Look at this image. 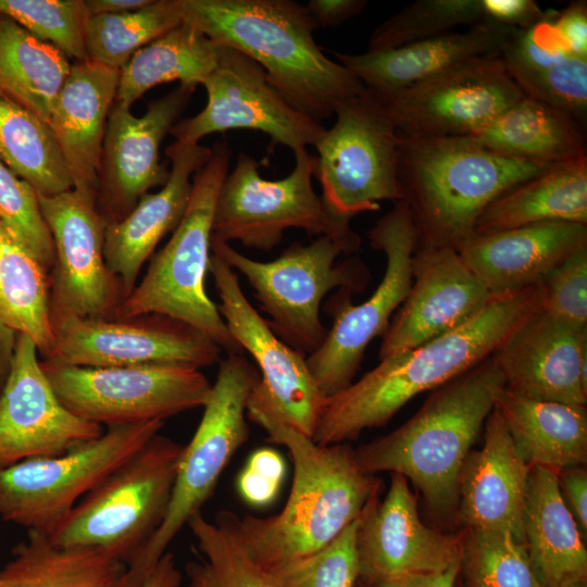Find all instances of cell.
I'll use <instances>...</instances> for the list:
<instances>
[{
	"label": "cell",
	"instance_id": "6da1fadb",
	"mask_svg": "<svg viewBox=\"0 0 587 587\" xmlns=\"http://www.w3.org/2000/svg\"><path fill=\"white\" fill-rule=\"evenodd\" d=\"M247 416L267 432L270 441L289 451L294 464L289 497L275 515L240 519L221 510L214 522L252 562L268 572L333 541L379 491L380 480L359 467L349 444L322 446L283 422L258 385L249 397Z\"/></svg>",
	"mask_w": 587,
	"mask_h": 587
},
{
	"label": "cell",
	"instance_id": "7a4b0ae2",
	"mask_svg": "<svg viewBox=\"0 0 587 587\" xmlns=\"http://www.w3.org/2000/svg\"><path fill=\"white\" fill-rule=\"evenodd\" d=\"M540 282L494 296L460 327L411 350L379 359L373 370L327 397L312 436L322 446L348 444L387 424L413 397L436 389L491 357L509 335L544 305Z\"/></svg>",
	"mask_w": 587,
	"mask_h": 587
},
{
	"label": "cell",
	"instance_id": "3957f363",
	"mask_svg": "<svg viewBox=\"0 0 587 587\" xmlns=\"http://www.w3.org/2000/svg\"><path fill=\"white\" fill-rule=\"evenodd\" d=\"M183 22L257 62L297 112L322 124L364 91L345 66L323 53L304 4L292 0H180Z\"/></svg>",
	"mask_w": 587,
	"mask_h": 587
},
{
	"label": "cell",
	"instance_id": "277c9868",
	"mask_svg": "<svg viewBox=\"0 0 587 587\" xmlns=\"http://www.w3.org/2000/svg\"><path fill=\"white\" fill-rule=\"evenodd\" d=\"M503 387V375L491 355L436 388L404 424L355 449L359 467L372 475L404 476L434 516L455 519L461 466Z\"/></svg>",
	"mask_w": 587,
	"mask_h": 587
},
{
	"label": "cell",
	"instance_id": "5b68a950",
	"mask_svg": "<svg viewBox=\"0 0 587 587\" xmlns=\"http://www.w3.org/2000/svg\"><path fill=\"white\" fill-rule=\"evenodd\" d=\"M400 137L398 178L417 246L457 250L490 202L550 165L496 153L470 136Z\"/></svg>",
	"mask_w": 587,
	"mask_h": 587
},
{
	"label": "cell",
	"instance_id": "8992f818",
	"mask_svg": "<svg viewBox=\"0 0 587 587\" xmlns=\"http://www.w3.org/2000/svg\"><path fill=\"white\" fill-rule=\"evenodd\" d=\"M230 158L232 149L226 141L212 146L208 162L193 176L183 218L111 317L171 316L208 335L227 354L242 353L205 289L214 209L229 172Z\"/></svg>",
	"mask_w": 587,
	"mask_h": 587
},
{
	"label": "cell",
	"instance_id": "52a82bcc",
	"mask_svg": "<svg viewBox=\"0 0 587 587\" xmlns=\"http://www.w3.org/2000/svg\"><path fill=\"white\" fill-rule=\"evenodd\" d=\"M358 249L328 236L309 245L295 242L275 260L262 262L229 243L211 240V252L245 276L274 334L304 357L324 342L328 329L320 316L322 300L335 288L362 291L370 273L359 259L336 263L340 254Z\"/></svg>",
	"mask_w": 587,
	"mask_h": 587
},
{
	"label": "cell",
	"instance_id": "ba28073f",
	"mask_svg": "<svg viewBox=\"0 0 587 587\" xmlns=\"http://www.w3.org/2000/svg\"><path fill=\"white\" fill-rule=\"evenodd\" d=\"M261 379L242 353L220 360L201 421L180 455L165 517L148 544L127 565L120 587H141L190 519L201 512L236 451L247 441V405Z\"/></svg>",
	"mask_w": 587,
	"mask_h": 587
},
{
	"label": "cell",
	"instance_id": "9c48e42d",
	"mask_svg": "<svg viewBox=\"0 0 587 587\" xmlns=\"http://www.w3.org/2000/svg\"><path fill=\"white\" fill-rule=\"evenodd\" d=\"M184 447L155 435L86 494L51 539L63 547L101 549L128 565L165 517Z\"/></svg>",
	"mask_w": 587,
	"mask_h": 587
},
{
	"label": "cell",
	"instance_id": "30bf717a",
	"mask_svg": "<svg viewBox=\"0 0 587 587\" xmlns=\"http://www.w3.org/2000/svg\"><path fill=\"white\" fill-rule=\"evenodd\" d=\"M295 167L280 179L260 174V162L240 152L232 172L223 180L213 216L212 239L238 241L247 248L268 252L288 228L309 235L328 236L360 247V237L350 220L333 213L313 187L316 155L301 149Z\"/></svg>",
	"mask_w": 587,
	"mask_h": 587
},
{
	"label": "cell",
	"instance_id": "8fae6325",
	"mask_svg": "<svg viewBox=\"0 0 587 587\" xmlns=\"http://www.w3.org/2000/svg\"><path fill=\"white\" fill-rule=\"evenodd\" d=\"M163 421L107 427L54 457L0 467V520L51 534L75 504L155 435Z\"/></svg>",
	"mask_w": 587,
	"mask_h": 587
},
{
	"label": "cell",
	"instance_id": "7c38bea8",
	"mask_svg": "<svg viewBox=\"0 0 587 587\" xmlns=\"http://www.w3.org/2000/svg\"><path fill=\"white\" fill-rule=\"evenodd\" d=\"M372 249L384 252L386 268L372 296L360 304L352 292L339 290L326 304L334 316L323 345L307 357L309 370L324 398L347 388L357 374L369 344L384 336L391 315L404 301L412 284V257L419 230L409 204L394 202L369 232Z\"/></svg>",
	"mask_w": 587,
	"mask_h": 587
},
{
	"label": "cell",
	"instance_id": "4fadbf2b",
	"mask_svg": "<svg viewBox=\"0 0 587 587\" xmlns=\"http://www.w3.org/2000/svg\"><path fill=\"white\" fill-rule=\"evenodd\" d=\"M335 124L314 143V177L322 199L338 216L379 210V201L403 199L398 170L401 137L386 104L364 89L337 107Z\"/></svg>",
	"mask_w": 587,
	"mask_h": 587
},
{
	"label": "cell",
	"instance_id": "5bb4252c",
	"mask_svg": "<svg viewBox=\"0 0 587 587\" xmlns=\"http://www.w3.org/2000/svg\"><path fill=\"white\" fill-rule=\"evenodd\" d=\"M41 366L62 404L102 427L163 421L204 407L212 384L200 370L176 364Z\"/></svg>",
	"mask_w": 587,
	"mask_h": 587
},
{
	"label": "cell",
	"instance_id": "9a60e30c",
	"mask_svg": "<svg viewBox=\"0 0 587 587\" xmlns=\"http://www.w3.org/2000/svg\"><path fill=\"white\" fill-rule=\"evenodd\" d=\"M54 342L42 360L108 367L176 364L200 370L220 362L222 348L196 327L162 314L53 317Z\"/></svg>",
	"mask_w": 587,
	"mask_h": 587
},
{
	"label": "cell",
	"instance_id": "2e32d148",
	"mask_svg": "<svg viewBox=\"0 0 587 587\" xmlns=\"http://www.w3.org/2000/svg\"><path fill=\"white\" fill-rule=\"evenodd\" d=\"M201 85L207 104L172 127L175 141L199 143L213 133L252 129L296 152L314 146L326 129L294 110L268 84L264 70L232 47L220 45L216 66Z\"/></svg>",
	"mask_w": 587,
	"mask_h": 587
},
{
	"label": "cell",
	"instance_id": "e0dca14e",
	"mask_svg": "<svg viewBox=\"0 0 587 587\" xmlns=\"http://www.w3.org/2000/svg\"><path fill=\"white\" fill-rule=\"evenodd\" d=\"M500 55L472 59L423 79L387 102L402 137L467 136L524 97Z\"/></svg>",
	"mask_w": 587,
	"mask_h": 587
},
{
	"label": "cell",
	"instance_id": "ac0fdd59",
	"mask_svg": "<svg viewBox=\"0 0 587 587\" xmlns=\"http://www.w3.org/2000/svg\"><path fill=\"white\" fill-rule=\"evenodd\" d=\"M38 199L54 246L52 319L111 317L124 296L104 259L107 222L74 189Z\"/></svg>",
	"mask_w": 587,
	"mask_h": 587
},
{
	"label": "cell",
	"instance_id": "d6986e66",
	"mask_svg": "<svg viewBox=\"0 0 587 587\" xmlns=\"http://www.w3.org/2000/svg\"><path fill=\"white\" fill-rule=\"evenodd\" d=\"M209 272L221 301L217 310L228 332L259 366V389L283 422L312 438L325 398L307 357L274 334L245 296L237 273L212 252Z\"/></svg>",
	"mask_w": 587,
	"mask_h": 587
},
{
	"label": "cell",
	"instance_id": "ffe728a7",
	"mask_svg": "<svg viewBox=\"0 0 587 587\" xmlns=\"http://www.w3.org/2000/svg\"><path fill=\"white\" fill-rule=\"evenodd\" d=\"M195 90L196 86L179 84L149 102L141 116L114 102L102 145L96 197L97 211L107 224L124 218L150 188L166 183L170 171L161 162L160 147Z\"/></svg>",
	"mask_w": 587,
	"mask_h": 587
},
{
	"label": "cell",
	"instance_id": "44dd1931",
	"mask_svg": "<svg viewBox=\"0 0 587 587\" xmlns=\"http://www.w3.org/2000/svg\"><path fill=\"white\" fill-rule=\"evenodd\" d=\"M461 549V534L442 533L421 520L408 479L397 473L385 498L374 494L358 517L360 579L369 585L446 571L460 564Z\"/></svg>",
	"mask_w": 587,
	"mask_h": 587
},
{
	"label": "cell",
	"instance_id": "7402d4cb",
	"mask_svg": "<svg viewBox=\"0 0 587 587\" xmlns=\"http://www.w3.org/2000/svg\"><path fill=\"white\" fill-rule=\"evenodd\" d=\"M103 432L104 427L62 404L35 342L18 334L12 367L0 392V467L63 454Z\"/></svg>",
	"mask_w": 587,
	"mask_h": 587
},
{
	"label": "cell",
	"instance_id": "603a6c76",
	"mask_svg": "<svg viewBox=\"0 0 587 587\" xmlns=\"http://www.w3.org/2000/svg\"><path fill=\"white\" fill-rule=\"evenodd\" d=\"M492 297L458 250L417 246L412 257L410 290L384 334L379 359L411 350L460 327Z\"/></svg>",
	"mask_w": 587,
	"mask_h": 587
},
{
	"label": "cell",
	"instance_id": "cb8c5ba5",
	"mask_svg": "<svg viewBox=\"0 0 587 587\" xmlns=\"http://www.w3.org/2000/svg\"><path fill=\"white\" fill-rule=\"evenodd\" d=\"M492 355L513 394L586 405L587 326L562 321L541 307Z\"/></svg>",
	"mask_w": 587,
	"mask_h": 587
},
{
	"label": "cell",
	"instance_id": "d4e9b609",
	"mask_svg": "<svg viewBox=\"0 0 587 587\" xmlns=\"http://www.w3.org/2000/svg\"><path fill=\"white\" fill-rule=\"evenodd\" d=\"M165 154L171 163L166 183L157 192L143 195L124 218L107 225L104 259L120 282L124 298L136 286L142 265L159 242L183 218L193 176L208 162L211 148L174 141L166 147Z\"/></svg>",
	"mask_w": 587,
	"mask_h": 587
},
{
	"label": "cell",
	"instance_id": "484cf974",
	"mask_svg": "<svg viewBox=\"0 0 587 587\" xmlns=\"http://www.w3.org/2000/svg\"><path fill=\"white\" fill-rule=\"evenodd\" d=\"M529 469L494 408L485 422L482 448L470 451L461 466L454 520L464 529L509 533L525 546L523 505Z\"/></svg>",
	"mask_w": 587,
	"mask_h": 587
},
{
	"label": "cell",
	"instance_id": "4316f807",
	"mask_svg": "<svg viewBox=\"0 0 587 587\" xmlns=\"http://www.w3.org/2000/svg\"><path fill=\"white\" fill-rule=\"evenodd\" d=\"M587 246V225L548 221L492 234H474L457 250L492 296L540 283Z\"/></svg>",
	"mask_w": 587,
	"mask_h": 587
},
{
	"label": "cell",
	"instance_id": "83f0119b",
	"mask_svg": "<svg viewBox=\"0 0 587 587\" xmlns=\"http://www.w3.org/2000/svg\"><path fill=\"white\" fill-rule=\"evenodd\" d=\"M515 29L489 21L383 51L342 53L337 62L384 103L410 86L465 61L500 55Z\"/></svg>",
	"mask_w": 587,
	"mask_h": 587
},
{
	"label": "cell",
	"instance_id": "f1b7e54d",
	"mask_svg": "<svg viewBox=\"0 0 587 587\" xmlns=\"http://www.w3.org/2000/svg\"><path fill=\"white\" fill-rule=\"evenodd\" d=\"M120 70L75 62L49 117L73 189L96 204L98 173L108 118L115 102Z\"/></svg>",
	"mask_w": 587,
	"mask_h": 587
},
{
	"label": "cell",
	"instance_id": "f546056e",
	"mask_svg": "<svg viewBox=\"0 0 587 587\" xmlns=\"http://www.w3.org/2000/svg\"><path fill=\"white\" fill-rule=\"evenodd\" d=\"M523 533L529 561L544 587L586 583L585 539L561 496L557 471L530 466Z\"/></svg>",
	"mask_w": 587,
	"mask_h": 587
},
{
	"label": "cell",
	"instance_id": "4dcf8cb0",
	"mask_svg": "<svg viewBox=\"0 0 587 587\" xmlns=\"http://www.w3.org/2000/svg\"><path fill=\"white\" fill-rule=\"evenodd\" d=\"M494 408L529 466L559 472L586 464V405L527 399L503 387Z\"/></svg>",
	"mask_w": 587,
	"mask_h": 587
},
{
	"label": "cell",
	"instance_id": "1f68e13d",
	"mask_svg": "<svg viewBox=\"0 0 587 587\" xmlns=\"http://www.w3.org/2000/svg\"><path fill=\"white\" fill-rule=\"evenodd\" d=\"M548 221L587 225V154L550 164L497 197L477 217L474 234Z\"/></svg>",
	"mask_w": 587,
	"mask_h": 587
},
{
	"label": "cell",
	"instance_id": "d6a6232c",
	"mask_svg": "<svg viewBox=\"0 0 587 587\" xmlns=\"http://www.w3.org/2000/svg\"><path fill=\"white\" fill-rule=\"evenodd\" d=\"M467 136L496 153L546 164L587 154L586 125L527 96Z\"/></svg>",
	"mask_w": 587,
	"mask_h": 587
},
{
	"label": "cell",
	"instance_id": "836d02e7",
	"mask_svg": "<svg viewBox=\"0 0 587 587\" xmlns=\"http://www.w3.org/2000/svg\"><path fill=\"white\" fill-rule=\"evenodd\" d=\"M127 565L88 547L57 545L49 534L27 530L0 570L1 587H120Z\"/></svg>",
	"mask_w": 587,
	"mask_h": 587
},
{
	"label": "cell",
	"instance_id": "e575fe53",
	"mask_svg": "<svg viewBox=\"0 0 587 587\" xmlns=\"http://www.w3.org/2000/svg\"><path fill=\"white\" fill-rule=\"evenodd\" d=\"M218 53V43L182 22L120 68L115 102L130 108L149 89L174 80L197 87L216 66Z\"/></svg>",
	"mask_w": 587,
	"mask_h": 587
},
{
	"label": "cell",
	"instance_id": "d590c367",
	"mask_svg": "<svg viewBox=\"0 0 587 587\" xmlns=\"http://www.w3.org/2000/svg\"><path fill=\"white\" fill-rule=\"evenodd\" d=\"M71 66L60 49L0 13V90L3 93L48 123Z\"/></svg>",
	"mask_w": 587,
	"mask_h": 587
},
{
	"label": "cell",
	"instance_id": "8d00e7d4",
	"mask_svg": "<svg viewBox=\"0 0 587 587\" xmlns=\"http://www.w3.org/2000/svg\"><path fill=\"white\" fill-rule=\"evenodd\" d=\"M50 273L0 222V320L29 337L41 360L53 349Z\"/></svg>",
	"mask_w": 587,
	"mask_h": 587
},
{
	"label": "cell",
	"instance_id": "74e56055",
	"mask_svg": "<svg viewBox=\"0 0 587 587\" xmlns=\"http://www.w3.org/2000/svg\"><path fill=\"white\" fill-rule=\"evenodd\" d=\"M0 161L41 197L73 189L50 125L0 90Z\"/></svg>",
	"mask_w": 587,
	"mask_h": 587
},
{
	"label": "cell",
	"instance_id": "f35d334b",
	"mask_svg": "<svg viewBox=\"0 0 587 587\" xmlns=\"http://www.w3.org/2000/svg\"><path fill=\"white\" fill-rule=\"evenodd\" d=\"M182 22L180 0H152L138 10L88 16V61L120 70L136 51Z\"/></svg>",
	"mask_w": 587,
	"mask_h": 587
},
{
	"label": "cell",
	"instance_id": "ab89813d",
	"mask_svg": "<svg viewBox=\"0 0 587 587\" xmlns=\"http://www.w3.org/2000/svg\"><path fill=\"white\" fill-rule=\"evenodd\" d=\"M461 535L460 570L465 587H544L526 547L511 534L469 528Z\"/></svg>",
	"mask_w": 587,
	"mask_h": 587
},
{
	"label": "cell",
	"instance_id": "60d3db41",
	"mask_svg": "<svg viewBox=\"0 0 587 587\" xmlns=\"http://www.w3.org/2000/svg\"><path fill=\"white\" fill-rule=\"evenodd\" d=\"M482 21V0H416L373 30L367 51L394 49Z\"/></svg>",
	"mask_w": 587,
	"mask_h": 587
},
{
	"label": "cell",
	"instance_id": "b9f144b4",
	"mask_svg": "<svg viewBox=\"0 0 587 587\" xmlns=\"http://www.w3.org/2000/svg\"><path fill=\"white\" fill-rule=\"evenodd\" d=\"M0 13L76 62L88 61L84 0H0Z\"/></svg>",
	"mask_w": 587,
	"mask_h": 587
},
{
	"label": "cell",
	"instance_id": "7bdbcfd3",
	"mask_svg": "<svg viewBox=\"0 0 587 587\" xmlns=\"http://www.w3.org/2000/svg\"><path fill=\"white\" fill-rule=\"evenodd\" d=\"M358 519L317 552L268 571L277 587H355ZM267 572V571H266Z\"/></svg>",
	"mask_w": 587,
	"mask_h": 587
},
{
	"label": "cell",
	"instance_id": "ee69618b",
	"mask_svg": "<svg viewBox=\"0 0 587 587\" xmlns=\"http://www.w3.org/2000/svg\"><path fill=\"white\" fill-rule=\"evenodd\" d=\"M187 526L205 557L212 587H277L271 574L252 562L226 529L201 512Z\"/></svg>",
	"mask_w": 587,
	"mask_h": 587
},
{
	"label": "cell",
	"instance_id": "f6af8a7d",
	"mask_svg": "<svg viewBox=\"0 0 587 587\" xmlns=\"http://www.w3.org/2000/svg\"><path fill=\"white\" fill-rule=\"evenodd\" d=\"M0 222L50 273L54 246L36 190L0 161Z\"/></svg>",
	"mask_w": 587,
	"mask_h": 587
},
{
	"label": "cell",
	"instance_id": "bcb514c9",
	"mask_svg": "<svg viewBox=\"0 0 587 587\" xmlns=\"http://www.w3.org/2000/svg\"><path fill=\"white\" fill-rule=\"evenodd\" d=\"M510 76L525 96L563 110L587 125V58L571 55Z\"/></svg>",
	"mask_w": 587,
	"mask_h": 587
},
{
	"label": "cell",
	"instance_id": "7dc6e473",
	"mask_svg": "<svg viewBox=\"0 0 587 587\" xmlns=\"http://www.w3.org/2000/svg\"><path fill=\"white\" fill-rule=\"evenodd\" d=\"M542 308L553 316L577 326H587V246L579 249L542 280Z\"/></svg>",
	"mask_w": 587,
	"mask_h": 587
},
{
	"label": "cell",
	"instance_id": "c3c4849f",
	"mask_svg": "<svg viewBox=\"0 0 587 587\" xmlns=\"http://www.w3.org/2000/svg\"><path fill=\"white\" fill-rule=\"evenodd\" d=\"M285 473L286 464L278 452L270 448L255 450L238 477V491L251 505H267L278 495Z\"/></svg>",
	"mask_w": 587,
	"mask_h": 587
},
{
	"label": "cell",
	"instance_id": "681fc988",
	"mask_svg": "<svg viewBox=\"0 0 587 587\" xmlns=\"http://www.w3.org/2000/svg\"><path fill=\"white\" fill-rule=\"evenodd\" d=\"M484 21L526 30L538 24L545 11L534 0H482Z\"/></svg>",
	"mask_w": 587,
	"mask_h": 587
},
{
	"label": "cell",
	"instance_id": "f907efd6",
	"mask_svg": "<svg viewBox=\"0 0 587 587\" xmlns=\"http://www.w3.org/2000/svg\"><path fill=\"white\" fill-rule=\"evenodd\" d=\"M552 25L560 40L572 54L587 58L586 0L572 1L562 11H557Z\"/></svg>",
	"mask_w": 587,
	"mask_h": 587
},
{
	"label": "cell",
	"instance_id": "816d5d0a",
	"mask_svg": "<svg viewBox=\"0 0 587 587\" xmlns=\"http://www.w3.org/2000/svg\"><path fill=\"white\" fill-rule=\"evenodd\" d=\"M561 496L586 539L587 533V470L585 465L558 472Z\"/></svg>",
	"mask_w": 587,
	"mask_h": 587
},
{
	"label": "cell",
	"instance_id": "f5cc1de1",
	"mask_svg": "<svg viewBox=\"0 0 587 587\" xmlns=\"http://www.w3.org/2000/svg\"><path fill=\"white\" fill-rule=\"evenodd\" d=\"M366 4V0H310L304 7L317 28H326L355 17Z\"/></svg>",
	"mask_w": 587,
	"mask_h": 587
},
{
	"label": "cell",
	"instance_id": "db71d44e",
	"mask_svg": "<svg viewBox=\"0 0 587 587\" xmlns=\"http://www.w3.org/2000/svg\"><path fill=\"white\" fill-rule=\"evenodd\" d=\"M461 570L460 564L452 565L446 571L429 574L407 575L397 578L379 580L372 587H455Z\"/></svg>",
	"mask_w": 587,
	"mask_h": 587
},
{
	"label": "cell",
	"instance_id": "11a10c76",
	"mask_svg": "<svg viewBox=\"0 0 587 587\" xmlns=\"http://www.w3.org/2000/svg\"><path fill=\"white\" fill-rule=\"evenodd\" d=\"M182 573L176 566L173 553L166 551L141 587H178Z\"/></svg>",
	"mask_w": 587,
	"mask_h": 587
},
{
	"label": "cell",
	"instance_id": "9f6ffc18",
	"mask_svg": "<svg viewBox=\"0 0 587 587\" xmlns=\"http://www.w3.org/2000/svg\"><path fill=\"white\" fill-rule=\"evenodd\" d=\"M18 334L0 320V392L10 374Z\"/></svg>",
	"mask_w": 587,
	"mask_h": 587
},
{
	"label": "cell",
	"instance_id": "6f0895ef",
	"mask_svg": "<svg viewBox=\"0 0 587 587\" xmlns=\"http://www.w3.org/2000/svg\"><path fill=\"white\" fill-rule=\"evenodd\" d=\"M152 0H84L88 16L117 14L138 10Z\"/></svg>",
	"mask_w": 587,
	"mask_h": 587
},
{
	"label": "cell",
	"instance_id": "680465c9",
	"mask_svg": "<svg viewBox=\"0 0 587 587\" xmlns=\"http://www.w3.org/2000/svg\"><path fill=\"white\" fill-rule=\"evenodd\" d=\"M189 577L187 587H212L209 570L205 563L189 562L186 565Z\"/></svg>",
	"mask_w": 587,
	"mask_h": 587
},
{
	"label": "cell",
	"instance_id": "91938a15",
	"mask_svg": "<svg viewBox=\"0 0 587 587\" xmlns=\"http://www.w3.org/2000/svg\"><path fill=\"white\" fill-rule=\"evenodd\" d=\"M560 587H587L586 583H575V584H569Z\"/></svg>",
	"mask_w": 587,
	"mask_h": 587
},
{
	"label": "cell",
	"instance_id": "94428289",
	"mask_svg": "<svg viewBox=\"0 0 587 587\" xmlns=\"http://www.w3.org/2000/svg\"><path fill=\"white\" fill-rule=\"evenodd\" d=\"M355 587H372L371 585H369L367 583L359 579Z\"/></svg>",
	"mask_w": 587,
	"mask_h": 587
},
{
	"label": "cell",
	"instance_id": "6125c7cd",
	"mask_svg": "<svg viewBox=\"0 0 587 587\" xmlns=\"http://www.w3.org/2000/svg\"><path fill=\"white\" fill-rule=\"evenodd\" d=\"M0 587H1V585H0Z\"/></svg>",
	"mask_w": 587,
	"mask_h": 587
}]
</instances>
